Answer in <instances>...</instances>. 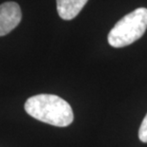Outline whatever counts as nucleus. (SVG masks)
<instances>
[{
	"instance_id": "3",
	"label": "nucleus",
	"mask_w": 147,
	"mask_h": 147,
	"mask_svg": "<svg viewBox=\"0 0 147 147\" xmlns=\"http://www.w3.org/2000/svg\"><path fill=\"white\" fill-rule=\"evenodd\" d=\"M22 19L20 6L16 2H5L0 5V36L7 35L19 25Z\"/></svg>"
},
{
	"instance_id": "2",
	"label": "nucleus",
	"mask_w": 147,
	"mask_h": 147,
	"mask_svg": "<svg viewBox=\"0 0 147 147\" xmlns=\"http://www.w3.org/2000/svg\"><path fill=\"white\" fill-rule=\"evenodd\" d=\"M147 30V9L137 8L118 20L108 34L113 48L129 46L142 37Z\"/></svg>"
},
{
	"instance_id": "1",
	"label": "nucleus",
	"mask_w": 147,
	"mask_h": 147,
	"mask_svg": "<svg viewBox=\"0 0 147 147\" xmlns=\"http://www.w3.org/2000/svg\"><path fill=\"white\" fill-rule=\"evenodd\" d=\"M25 111L36 120L57 127H66L73 123L71 105L60 97L53 94H38L25 102Z\"/></svg>"
},
{
	"instance_id": "5",
	"label": "nucleus",
	"mask_w": 147,
	"mask_h": 147,
	"mask_svg": "<svg viewBox=\"0 0 147 147\" xmlns=\"http://www.w3.org/2000/svg\"><path fill=\"white\" fill-rule=\"evenodd\" d=\"M139 139L142 142L147 143V114L143 119L142 124H140L139 130Z\"/></svg>"
},
{
	"instance_id": "4",
	"label": "nucleus",
	"mask_w": 147,
	"mask_h": 147,
	"mask_svg": "<svg viewBox=\"0 0 147 147\" xmlns=\"http://www.w3.org/2000/svg\"><path fill=\"white\" fill-rule=\"evenodd\" d=\"M88 0H57L58 15L63 20H72L79 13Z\"/></svg>"
}]
</instances>
